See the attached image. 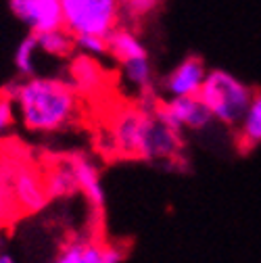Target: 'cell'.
I'll list each match as a JSON object with an SVG mask.
<instances>
[{
    "instance_id": "cell-13",
    "label": "cell",
    "mask_w": 261,
    "mask_h": 263,
    "mask_svg": "<svg viewBox=\"0 0 261 263\" xmlns=\"http://www.w3.org/2000/svg\"><path fill=\"white\" fill-rule=\"evenodd\" d=\"M36 40H38L40 52L54 57V59H71L78 52L76 50V38L69 34V31H65L63 27L46 31V34H40V36H36Z\"/></svg>"
},
{
    "instance_id": "cell-4",
    "label": "cell",
    "mask_w": 261,
    "mask_h": 263,
    "mask_svg": "<svg viewBox=\"0 0 261 263\" xmlns=\"http://www.w3.org/2000/svg\"><path fill=\"white\" fill-rule=\"evenodd\" d=\"M13 190H15V201L21 211V217L34 215L50 203L46 194V186H44L42 167L36 165L31 155L17 161L15 176H13Z\"/></svg>"
},
{
    "instance_id": "cell-1",
    "label": "cell",
    "mask_w": 261,
    "mask_h": 263,
    "mask_svg": "<svg viewBox=\"0 0 261 263\" xmlns=\"http://www.w3.org/2000/svg\"><path fill=\"white\" fill-rule=\"evenodd\" d=\"M13 103L25 129L52 134L71 125L80 111V96L63 78H29L15 84Z\"/></svg>"
},
{
    "instance_id": "cell-15",
    "label": "cell",
    "mask_w": 261,
    "mask_h": 263,
    "mask_svg": "<svg viewBox=\"0 0 261 263\" xmlns=\"http://www.w3.org/2000/svg\"><path fill=\"white\" fill-rule=\"evenodd\" d=\"M40 54V46L34 34H29L27 38H23L15 50V67L19 71V76H23L25 80L36 78V59Z\"/></svg>"
},
{
    "instance_id": "cell-2",
    "label": "cell",
    "mask_w": 261,
    "mask_h": 263,
    "mask_svg": "<svg viewBox=\"0 0 261 263\" xmlns=\"http://www.w3.org/2000/svg\"><path fill=\"white\" fill-rule=\"evenodd\" d=\"M253 90L236 76L223 69H211L199 92V101L209 111L213 121L226 125H238L249 103L253 101Z\"/></svg>"
},
{
    "instance_id": "cell-5",
    "label": "cell",
    "mask_w": 261,
    "mask_h": 263,
    "mask_svg": "<svg viewBox=\"0 0 261 263\" xmlns=\"http://www.w3.org/2000/svg\"><path fill=\"white\" fill-rule=\"evenodd\" d=\"M9 7L34 36L63 27L61 0H9Z\"/></svg>"
},
{
    "instance_id": "cell-14",
    "label": "cell",
    "mask_w": 261,
    "mask_h": 263,
    "mask_svg": "<svg viewBox=\"0 0 261 263\" xmlns=\"http://www.w3.org/2000/svg\"><path fill=\"white\" fill-rule=\"evenodd\" d=\"M123 257V249H119L117 245H109L105 238L96 234L84 242L80 263H121Z\"/></svg>"
},
{
    "instance_id": "cell-8",
    "label": "cell",
    "mask_w": 261,
    "mask_h": 263,
    "mask_svg": "<svg viewBox=\"0 0 261 263\" xmlns=\"http://www.w3.org/2000/svg\"><path fill=\"white\" fill-rule=\"evenodd\" d=\"M209 69L205 67L203 59L188 57L178 63L172 73L163 80V90L170 98H186V96H199Z\"/></svg>"
},
{
    "instance_id": "cell-9",
    "label": "cell",
    "mask_w": 261,
    "mask_h": 263,
    "mask_svg": "<svg viewBox=\"0 0 261 263\" xmlns=\"http://www.w3.org/2000/svg\"><path fill=\"white\" fill-rule=\"evenodd\" d=\"M67 82L71 84V88L78 92L80 98L96 96L107 88V71L99 59L76 52L69 59Z\"/></svg>"
},
{
    "instance_id": "cell-16",
    "label": "cell",
    "mask_w": 261,
    "mask_h": 263,
    "mask_svg": "<svg viewBox=\"0 0 261 263\" xmlns=\"http://www.w3.org/2000/svg\"><path fill=\"white\" fill-rule=\"evenodd\" d=\"M15 119H17V109L13 98L7 96L5 92H0V142H3V138L9 134V129L15 125Z\"/></svg>"
},
{
    "instance_id": "cell-7",
    "label": "cell",
    "mask_w": 261,
    "mask_h": 263,
    "mask_svg": "<svg viewBox=\"0 0 261 263\" xmlns=\"http://www.w3.org/2000/svg\"><path fill=\"white\" fill-rule=\"evenodd\" d=\"M69 163H71V170L78 182L80 192L86 196V201L92 209L94 221L96 223H103V213H105V188L101 182V172L94 163L84 155V153H73L67 155Z\"/></svg>"
},
{
    "instance_id": "cell-17",
    "label": "cell",
    "mask_w": 261,
    "mask_h": 263,
    "mask_svg": "<svg viewBox=\"0 0 261 263\" xmlns=\"http://www.w3.org/2000/svg\"><path fill=\"white\" fill-rule=\"evenodd\" d=\"M76 50L80 54L99 59L107 54V38H96V36H84V38H76Z\"/></svg>"
},
{
    "instance_id": "cell-12",
    "label": "cell",
    "mask_w": 261,
    "mask_h": 263,
    "mask_svg": "<svg viewBox=\"0 0 261 263\" xmlns=\"http://www.w3.org/2000/svg\"><path fill=\"white\" fill-rule=\"evenodd\" d=\"M238 144L243 151H251L261 144V92L253 94V101L238 121Z\"/></svg>"
},
{
    "instance_id": "cell-3",
    "label": "cell",
    "mask_w": 261,
    "mask_h": 263,
    "mask_svg": "<svg viewBox=\"0 0 261 263\" xmlns=\"http://www.w3.org/2000/svg\"><path fill=\"white\" fill-rule=\"evenodd\" d=\"M61 17L73 38H107L121 25V0H61Z\"/></svg>"
},
{
    "instance_id": "cell-10",
    "label": "cell",
    "mask_w": 261,
    "mask_h": 263,
    "mask_svg": "<svg viewBox=\"0 0 261 263\" xmlns=\"http://www.w3.org/2000/svg\"><path fill=\"white\" fill-rule=\"evenodd\" d=\"M42 176H44V186H46V194L48 199H65V196H73L80 188L71 170V163L67 157H59V159H50L46 165L42 167Z\"/></svg>"
},
{
    "instance_id": "cell-11",
    "label": "cell",
    "mask_w": 261,
    "mask_h": 263,
    "mask_svg": "<svg viewBox=\"0 0 261 263\" xmlns=\"http://www.w3.org/2000/svg\"><path fill=\"white\" fill-rule=\"evenodd\" d=\"M107 54L113 57L119 65H125L129 61L146 59L148 50L144 42L138 38L136 31L129 25H119L115 31L107 36Z\"/></svg>"
},
{
    "instance_id": "cell-6",
    "label": "cell",
    "mask_w": 261,
    "mask_h": 263,
    "mask_svg": "<svg viewBox=\"0 0 261 263\" xmlns=\"http://www.w3.org/2000/svg\"><path fill=\"white\" fill-rule=\"evenodd\" d=\"M159 115L165 119L174 129L180 134L184 129H205L213 119L209 111L203 107V103L197 96H186V98H165V101L157 103Z\"/></svg>"
},
{
    "instance_id": "cell-18",
    "label": "cell",
    "mask_w": 261,
    "mask_h": 263,
    "mask_svg": "<svg viewBox=\"0 0 261 263\" xmlns=\"http://www.w3.org/2000/svg\"><path fill=\"white\" fill-rule=\"evenodd\" d=\"M0 263H17L11 255H7V253H3V255H0Z\"/></svg>"
}]
</instances>
